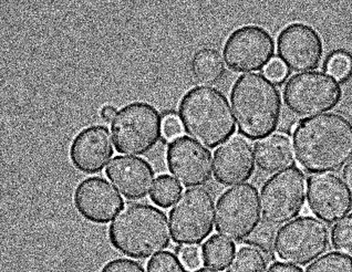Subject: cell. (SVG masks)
Listing matches in <instances>:
<instances>
[{
  "instance_id": "1",
  "label": "cell",
  "mask_w": 352,
  "mask_h": 272,
  "mask_svg": "<svg viewBox=\"0 0 352 272\" xmlns=\"http://www.w3.org/2000/svg\"><path fill=\"white\" fill-rule=\"evenodd\" d=\"M293 150L308 173L338 172L352 157V122L339 113L301 120L293 132Z\"/></svg>"
},
{
  "instance_id": "2",
  "label": "cell",
  "mask_w": 352,
  "mask_h": 272,
  "mask_svg": "<svg viewBox=\"0 0 352 272\" xmlns=\"http://www.w3.org/2000/svg\"><path fill=\"white\" fill-rule=\"evenodd\" d=\"M166 214L152 205L129 203L109 227L112 246L131 258L148 259L159 255L170 244Z\"/></svg>"
},
{
  "instance_id": "3",
  "label": "cell",
  "mask_w": 352,
  "mask_h": 272,
  "mask_svg": "<svg viewBox=\"0 0 352 272\" xmlns=\"http://www.w3.org/2000/svg\"><path fill=\"white\" fill-rule=\"evenodd\" d=\"M230 102L239 133L246 139L261 141L278 128L280 93L265 74L241 76L230 91Z\"/></svg>"
},
{
  "instance_id": "4",
  "label": "cell",
  "mask_w": 352,
  "mask_h": 272,
  "mask_svg": "<svg viewBox=\"0 0 352 272\" xmlns=\"http://www.w3.org/2000/svg\"><path fill=\"white\" fill-rule=\"evenodd\" d=\"M179 117L185 132L204 148H215L235 133L228 98L212 87L190 89L181 100Z\"/></svg>"
},
{
  "instance_id": "5",
  "label": "cell",
  "mask_w": 352,
  "mask_h": 272,
  "mask_svg": "<svg viewBox=\"0 0 352 272\" xmlns=\"http://www.w3.org/2000/svg\"><path fill=\"white\" fill-rule=\"evenodd\" d=\"M163 120L153 105L133 102L118 111L111 122L114 148L126 155H144L159 143Z\"/></svg>"
},
{
  "instance_id": "6",
  "label": "cell",
  "mask_w": 352,
  "mask_h": 272,
  "mask_svg": "<svg viewBox=\"0 0 352 272\" xmlns=\"http://www.w3.org/2000/svg\"><path fill=\"white\" fill-rule=\"evenodd\" d=\"M215 220V201L210 190L188 188L181 194L170 212L174 242L181 246L202 244L212 234Z\"/></svg>"
},
{
  "instance_id": "7",
  "label": "cell",
  "mask_w": 352,
  "mask_h": 272,
  "mask_svg": "<svg viewBox=\"0 0 352 272\" xmlns=\"http://www.w3.org/2000/svg\"><path fill=\"white\" fill-rule=\"evenodd\" d=\"M330 235L324 221L302 216L281 227L275 241L276 255L293 266H306L329 249Z\"/></svg>"
},
{
  "instance_id": "8",
  "label": "cell",
  "mask_w": 352,
  "mask_h": 272,
  "mask_svg": "<svg viewBox=\"0 0 352 272\" xmlns=\"http://www.w3.org/2000/svg\"><path fill=\"white\" fill-rule=\"evenodd\" d=\"M342 98L339 80L328 72L295 74L285 85L284 100L294 114L316 117L335 109Z\"/></svg>"
},
{
  "instance_id": "9",
  "label": "cell",
  "mask_w": 352,
  "mask_h": 272,
  "mask_svg": "<svg viewBox=\"0 0 352 272\" xmlns=\"http://www.w3.org/2000/svg\"><path fill=\"white\" fill-rule=\"evenodd\" d=\"M306 188V176L300 168H286L272 176L261 192L264 221L276 227L295 219L304 208Z\"/></svg>"
},
{
  "instance_id": "10",
  "label": "cell",
  "mask_w": 352,
  "mask_h": 272,
  "mask_svg": "<svg viewBox=\"0 0 352 272\" xmlns=\"http://www.w3.org/2000/svg\"><path fill=\"white\" fill-rule=\"evenodd\" d=\"M259 223L261 199L254 185H236L219 197L215 210V228L225 238L245 241Z\"/></svg>"
},
{
  "instance_id": "11",
  "label": "cell",
  "mask_w": 352,
  "mask_h": 272,
  "mask_svg": "<svg viewBox=\"0 0 352 272\" xmlns=\"http://www.w3.org/2000/svg\"><path fill=\"white\" fill-rule=\"evenodd\" d=\"M275 54L272 34L255 25L241 27L230 34L223 49L225 63L233 71H259L266 68Z\"/></svg>"
},
{
  "instance_id": "12",
  "label": "cell",
  "mask_w": 352,
  "mask_h": 272,
  "mask_svg": "<svg viewBox=\"0 0 352 272\" xmlns=\"http://www.w3.org/2000/svg\"><path fill=\"white\" fill-rule=\"evenodd\" d=\"M279 60L294 72H311L324 56L322 39L313 27L295 23L283 30L277 39Z\"/></svg>"
},
{
  "instance_id": "13",
  "label": "cell",
  "mask_w": 352,
  "mask_h": 272,
  "mask_svg": "<svg viewBox=\"0 0 352 272\" xmlns=\"http://www.w3.org/2000/svg\"><path fill=\"white\" fill-rule=\"evenodd\" d=\"M166 163L174 179L185 188H197L212 179V154L188 136H179L168 144Z\"/></svg>"
},
{
  "instance_id": "14",
  "label": "cell",
  "mask_w": 352,
  "mask_h": 272,
  "mask_svg": "<svg viewBox=\"0 0 352 272\" xmlns=\"http://www.w3.org/2000/svg\"><path fill=\"white\" fill-rule=\"evenodd\" d=\"M307 201L311 213L326 224L338 223L352 209L351 196L344 181L331 173L310 176Z\"/></svg>"
},
{
  "instance_id": "15",
  "label": "cell",
  "mask_w": 352,
  "mask_h": 272,
  "mask_svg": "<svg viewBox=\"0 0 352 272\" xmlns=\"http://www.w3.org/2000/svg\"><path fill=\"white\" fill-rule=\"evenodd\" d=\"M74 206L85 220L108 224L123 208V199L102 177H89L74 190Z\"/></svg>"
},
{
  "instance_id": "16",
  "label": "cell",
  "mask_w": 352,
  "mask_h": 272,
  "mask_svg": "<svg viewBox=\"0 0 352 272\" xmlns=\"http://www.w3.org/2000/svg\"><path fill=\"white\" fill-rule=\"evenodd\" d=\"M113 139L104 125H91L80 131L69 150L72 165L85 174L100 173L113 156Z\"/></svg>"
},
{
  "instance_id": "17",
  "label": "cell",
  "mask_w": 352,
  "mask_h": 272,
  "mask_svg": "<svg viewBox=\"0 0 352 272\" xmlns=\"http://www.w3.org/2000/svg\"><path fill=\"white\" fill-rule=\"evenodd\" d=\"M255 150L246 137L233 135L214 153V177L224 186L241 184L255 172Z\"/></svg>"
},
{
  "instance_id": "18",
  "label": "cell",
  "mask_w": 352,
  "mask_h": 272,
  "mask_svg": "<svg viewBox=\"0 0 352 272\" xmlns=\"http://www.w3.org/2000/svg\"><path fill=\"white\" fill-rule=\"evenodd\" d=\"M105 174L120 193L131 201L145 199L153 190V168L140 157L116 156L105 168Z\"/></svg>"
},
{
  "instance_id": "19",
  "label": "cell",
  "mask_w": 352,
  "mask_h": 272,
  "mask_svg": "<svg viewBox=\"0 0 352 272\" xmlns=\"http://www.w3.org/2000/svg\"><path fill=\"white\" fill-rule=\"evenodd\" d=\"M254 150L258 168L266 173H278L294 164L293 142L286 134H273L261 139Z\"/></svg>"
},
{
  "instance_id": "20",
  "label": "cell",
  "mask_w": 352,
  "mask_h": 272,
  "mask_svg": "<svg viewBox=\"0 0 352 272\" xmlns=\"http://www.w3.org/2000/svg\"><path fill=\"white\" fill-rule=\"evenodd\" d=\"M190 70L196 81L206 87L216 84L224 77V60L215 49H201L194 54Z\"/></svg>"
},
{
  "instance_id": "21",
  "label": "cell",
  "mask_w": 352,
  "mask_h": 272,
  "mask_svg": "<svg viewBox=\"0 0 352 272\" xmlns=\"http://www.w3.org/2000/svg\"><path fill=\"white\" fill-rule=\"evenodd\" d=\"M235 253L234 242L222 236L214 235L203 245V264L210 269L223 271L230 266Z\"/></svg>"
},
{
  "instance_id": "22",
  "label": "cell",
  "mask_w": 352,
  "mask_h": 272,
  "mask_svg": "<svg viewBox=\"0 0 352 272\" xmlns=\"http://www.w3.org/2000/svg\"><path fill=\"white\" fill-rule=\"evenodd\" d=\"M265 253L253 246H243L234 256L228 272H267Z\"/></svg>"
},
{
  "instance_id": "23",
  "label": "cell",
  "mask_w": 352,
  "mask_h": 272,
  "mask_svg": "<svg viewBox=\"0 0 352 272\" xmlns=\"http://www.w3.org/2000/svg\"><path fill=\"white\" fill-rule=\"evenodd\" d=\"M182 194V186L179 181L170 175H160L157 177L153 190L151 193V199L160 207L168 208L176 203Z\"/></svg>"
},
{
  "instance_id": "24",
  "label": "cell",
  "mask_w": 352,
  "mask_h": 272,
  "mask_svg": "<svg viewBox=\"0 0 352 272\" xmlns=\"http://www.w3.org/2000/svg\"><path fill=\"white\" fill-rule=\"evenodd\" d=\"M305 272H352V258L341 253H329L314 261Z\"/></svg>"
},
{
  "instance_id": "25",
  "label": "cell",
  "mask_w": 352,
  "mask_h": 272,
  "mask_svg": "<svg viewBox=\"0 0 352 272\" xmlns=\"http://www.w3.org/2000/svg\"><path fill=\"white\" fill-rule=\"evenodd\" d=\"M275 227L268 224L266 221H261L258 226L256 227L253 233L248 236L245 242L250 246L255 247L257 249L261 250V253L266 255H273L274 249H275L276 241Z\"/></svg>"
},
{
  "instance_id": "26",
  "label": "cell",
  "mask_w": 352,
  "mask_h": 272,
  "mask_svg": "<svg viewBox=\"0 0 352 272\" xmlns=\"http://www.w3.org/2000/svg\"><path fill=\"white\" fill-rule=\"evenodd\" d=\"M331 241L333 248L339 253L352 257V214L333 227Z\"/></svg>"
},
{
  "instance_id": "27",
  "label": "cell",
  "mask_w": 352,
  "mask_h": 272,
  "mask_svg": "<svg viewBox=\"0 0 352 272\" xmlns=\"http://www.w3.org/2000/svg\"><path fill=\"white\" fill-rule=\"evenodd\" d=\"M148 272H188L181 259L170 251L159 253L148 264Z\"/></svg>"
},
{
  "instance_id": "28",
  "label": "cell",
  "mask_w": 352,
  "mask_h": 272,
  "mask_svg": "<svg viewBox=\"0 0 352 272\" xmlns=\"http://www.w3.org/2000/svg\"><path fill=\"white\" fill-rule=\"evenodd\" d=\"M327 72L337 80L349 77L352 71V59L344 52H335L327 63Z\"/></svg>"
},
{
  "instance_id": "29",
  "label": "cell",
  "mask_w": 352,
  "mask_h": 272,
  "mask_svg": "<svg viewBox=\"0 0 352 272\" xmlns=\"http://www.w3.org/2000/svg\"><path fill=\"white\" fill-rule=\"evenodd\" d=\"M179 259L186 269L195 271L203 264L202 250L195 246L183 247L179 249Z\"/></svg>"
},
{
  "instance_id": "30",
  "label": "cell",
  "mask_w": 352,
  "mask_h": 272,
  "mask_svg": "<svg viewBox=\"0 0 352 272\" xmlns=\"http://www.w3.org/2000/svg\"><path fill=\"white\" fill-rule=\"evenodd\" d=\"M100 272H146L144 267L131 259L118 258L109 261Z\"/></svg>"
},
{
  "instance_id": "31",
  "label": "cell",
  "mask_w": 352,
  "mask_h": 272,
  "mask_svg": "<svg viewBox=\"0 0 352 272\" xmlns=\"http://www.w3.org/2000/svg\"><path fill=\"white\" fill-rule=\"evenodd\" d=\"M162 132L165 139L172 141L182 136L183 125L179 117L175 114H168L163 120Z\"/></svg>"
},
{
  "instance_id": "32",
  "label": "cell",
  "mask_w": 352,
  "mask_h": 272,
  "mask_svg": "<svg viewBox=\"0 0 352 272\" xmlns=\"http://www.w3.org/2000/svg\"><path fill=\"white\" fill-rule=\"evenodd\" d=\"M287 67L280 60H272L270 65L265 68V76L273 82H283L287 78Z\"/></svg>"
},
{
  "instance_id": "33",
  "label": "cell",
  "mask_w": 352,
  "mask_h": 272,
  "mask_svg": "<svg viewBox=\"0 0 352 272\" xmlns=\"http://www.w3.org/2000/svg\"><path fill=\"white\" fill-rule=\"evenodd\" d=\"M342 181H344L346 190L349 192L352 199V157L342 170Z\"/></svg>"
},
{
  "instance_id": "34",
  "label": "cell",
  "mask_w": 352,
  "mask_h": 272,
  "mask_svg": "<svg viewBox=\"0 0 352 272\" xmlns=\"http://www.w3.org/2000/svg\"><path fill=\"white\" fill-rule=\"evenodd\" d=\"M268 272H304L298 267L293 266L289 264H283V262H276L270 267Z\"/></svg>"
},
{
  "instance_id": "35",
  "label": "cell",
  "mask_w": 352,
  "mask_h": 272,
  "mask_svg": "<svg viewBox=\"0 0 352 272\" xmlns=\"http://www.w3.org/2000/svg\"><path fill=\"white\" fill-rule=\"evenodd\" d=\"M100 114H101L103 121H105V122H112L114 117H116V114H117V109L114 108L113 105H104L101 109Z\"/></svg>"
},
{
  "instance_id": "36",
  "label": "cell",
  "mask_w": 352,
  "mask_h": 272,
  "mask_svg": "<svg viewBox=\"0 0 352 272\" xmlns=\"http://www.w3.org/2000/svg\"><path fill=\"white\" fill-rule=\"evenodd\" d=\"M194 272H219L216 270L210 269V268H199V269L195 270Z\"/></svg>"
}]
</instances>
